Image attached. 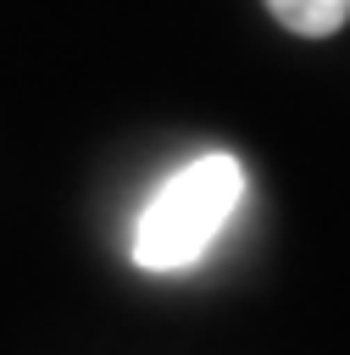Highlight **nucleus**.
I'll return each mask as SVG.
<instances>
[{
  "instance_id": "1",
  "label": "nucleus",
  "mask_w": 350,
  "mask_h": 355,
  "mask_svg": "<svg viewBox=\"0 0 350 355\" xmlns=\"http://www.w3.org/2000/svg\"><path fill=\"white\" fill-rule=\"evenodd\" d=\"M239 200H244V166L228 150L194 155L139 211L133 261L144 272H183V266H194L211 250V239L228 227V216L239 211Z\"/></svg>"
},
{
  "instance_id": "2",
  "label": "nucleus",
  "mask_w": 350,
  "mask_h": 355,
  "mask_svg": "<svg viewBox=\"0 0 350 355\" xmlns=\"http://www.w3.org/2000/svg\"><path fill=\"white\" fill-rule=\"evenodd\" d=\"M267 11L300 39H328L350 22V0H267Z\"/></svg>"
}]
</instances>
